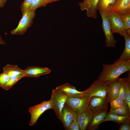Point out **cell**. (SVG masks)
<instances>
[{
    "label": "cell",
    "mask_w": 130,
    "mask_h": 130,
    "mask_svg": "<svg viewBox=\"0 0 130 130\" xmlns=\"http://www.w3.org/2000/svg\"><path fill=\"white\" fill-rule=\"evenodd\" d=\"M102 71L98 80L109 84L117 80L122 74L130 71V59L108 64H103Z\"/></svg>",
    "instance_id": "1"
},
{
    "label": "cell",
    "mask_w": 130,
    "mask_h": 130,
    "mask_svg": "<svg viewBox=\"0 0 130 130\" xmlns=\"http://www.w3.org/2000/svg\"><path fill=\"white\" fill-rule=\"evenodd\" d=\"M109 84L97 79L88 88L83 91V96L84 97L90 98L94 96L106 98Z\"/></svg>",
    "instance_id": "2"
},
{
    "label": "cell",
    "mask_w": 130,
    "mask_h": 130,
    "mask_svg": "<svg viewBox=\"0 0 130 130\" xmlns=\"http://www.w3.org/2000/svg\"><path fill=\"white\" fill-rule=\"evenodd\" d=\"M35 10H29L22 15L17 27L12 30L13 35H22L32 24L35 15Z\"/></svg>",
    "instance_id": "3"
},
{
    "label": "cell",
    "mask_w": 130,
    "mask_h": 130,
    "mask_svg": "<svg viewBox=\"0 0 130 130\" xmlns=\"http://www.w3.org/2000/svg\"><path fill=\"white\" fill-rule=\"evenodd\" d=\"M67 97L63 94L56 88L52 91L50 100L53 108L57 118L61 120V113Z\"/></svg>",
    "instance_id": "4"
},
{
    "label": "cell",
    "mask_w": 130,
    "mask_h": 130,
    "mask_svg": "<svg viewBox=\"0 0 130 130\" xmlns=\"http://www.w3.org/2000/svg\"><path fill=\"white\" fill-rule=\"evenodd\" d=\"M106 98L94 96L89 100L87 110L93 115L104 112H107L108 103Z\"/></svg>",
    "instance_id": "5"
},
{
    "label": "cell",
    "mask_w": 130,
    "mask_h": 130,
    "mask_svg": "<svg viewBox=\"0 0 130 130\" xmlns=\"http://www.w3.org/2000/svg\"><path fill=\"white\" fill-rule=\"evenodd\" d=\"M52 108L50 99L48 101H44L39 104L29 108L28 111L31 115L29 125L32 126L34 125L43 113L48 109Z\"/></svg>",
    "instance_id": "6"
},
{
    "label": "cell",
    "mask_w": 130,
    "mask_h": 130,
    "mask_svg": "<svg viewBox=\"0 0 130 130\" xmlns=\"http://www.w3.org/2000/svg\"><path fill=\"white\" fill-rule=\"evenodd\" d=\"M99 13L102 19V26L105 38V45L108 47H114L115 46L117 41L112 32L108 17L105 12H100Z\"/></svg>",
    "instance_id": "7"
},
{
    "label": "cell",
    "mask_w": 130,
    "mask_h": 130,
    "mask_svg": "<svg viewBox=\"0 0 130 130\" xmlns=\"http://www.w3.org/2000/svg\"><path fill=\"white\" fill-rule=\"evenodd\" d=\"M90 99L87 97H67L65 104L78 114L87 110Z\"/></svg>",
    "instance_id": "8"
},
{
    "label": "cell",
    "mask_w": 130,
    "mask_h": 130,
    "mask_svg": "<svg viewBox=\"0 0 130 130\" xmlns=\"http://www.w3.org/2000/svg\"><path fill=\"white\" fill-rule=\"evenodd\" d=\"M107 12L118 15L130 13V0H117L113 5L108 8L105 13Z\"/></svg>",
    "instance_id": "9"
},
{
    "label": "cell",
    "mask_w": 130,
    "mask_h": 130,
    "mask_svg": "<svg viewBox=\"0 0 130 130\" xmlns=\"http://www.w3.org/2000/svg\"><path fill=\"white\" fill-rule=\"evenodd\" d=\"M61 120L66 130L78 117V113L70 107L65 104L61 111Z\"/></svg>",
    "instance_id": "10"
},
{
    "label": "cell",
    "mask_w": 130,
    "mask_h": 130,
    "mask_svg": "<svg viewBox=\"0 0 130 130\" xmlns=\"http://www.w3.org/2000/svg\"><path fill=\"white\" fill-rule=\"evenodd\" d=\"M3 72L7 73L10 77L9 80L16 83L23 78L25 77L24 70L17 65L8 64L3 68Z\"/></svg>",
    "instance_id": "11"
},
{
    "label": "cell",
    "mask_w": 130,
    "mask_h": 130,
    "mask_svg": "<svg viewBox=\"0 0 130 130\" xmlns=\"http://www.w3.org/2000/svg\"><path fill=\"white\" fill-rule=\"evenodd\" d=\"M99 0H87L80 2L78 4L81 10H86L88 17L96 19L97 16V6Z\"/></svg>",
    "instance_id": "12"
},
{
    "label": "cell",
    "mask_w": 130,
    "mask_h": 130,
    "mask_svg": "<svg viewBox=\"0 0 130 130\" xmlns=\"http://www.w3.org/2000/svg\"><path fill=\"white\" fill-rule=\"evenodd\" d=\"M105 13L109 18L112 33H118L123 36V32L125 30L122 22L118 15L108 12Z\"/></svg>",
    "instance_id": "13"
},
{
    "label": "cell",
    "mask_w": 130,
    "mask_h": 130,
    "mask_svg": "<svg viewBox=\"0 0 130 130\" xmlns=\"http://www.w3.org/2000/svg\"><path fill=\"white\" fill-rule=\"evenodd\" d=\"M60 91L67 97L83 98V91L77 90L75 87L68 83H66L56 88Z\"/></svg>",
    "instance_id": "14"
},
{
    "label": "cell",
    "mask_w": 130,
    "mask_h": 130,
    "mask_svg": "<svg viewBox=\"0 0 130 130\" xmlns=\"http://www.w3.org/2000/svg\"><path fill=\"white\" fill-rule=\"evenodd\" d=\"M51 71V70L46 67L28 66L26 69L24 70V73L25 77L36 78L42 75L48 74Z\"/></svg>",
    "instance_id": "15"
},
{
    "label": "cell",
    "mask_w": 130,
    "mask_h": 130,
    "mask_svg": "<svg viewBox=\"0 0 130 130\" xmlns=\"http://www.w3.org/2000/svg\"><path fill=\"white\" fill-rule=\"evenodd\" d=\"M93 115L88 110L78 114L77 120L80 130H85Z\"/></svg>",
    "instance_id": "16"
},
{
    "label": "cell",
    "mask_w": 130,
    "mask_h": 130,
    "mask_svg": "<svg viewBox=\"0 0 130 130\" xmlns=\"http://www.w3.org/2000/svg\"><path fill=\"white\" fill-rule=\"evenodd\" d=\"M117 80L109 84L106 99L108 102L118 97L120 86V79Z\"/></svg>",
    "instance_id": "17"
},
{
    "label": "cell",
    "mask_w": 130,
    "mask_h": 130,
    "mask_svg": "<svg viewBox=\"0 0 130 130\" xmlns=\"http://www.w3.org/2000/svg\"><path fill=\"white\" fill-rule=\"evenodd\" d=\"M107 114V112H104L93 115L86 130H94L98 129L100 125L103 122Z\"/></svg>",
    "instance_id": "18"
},
{
    "label": "cell",
    "mask_w": 130,
    "mask_h": 130,
    "mask_svg": "<svg viewBox=\"0 0 130 130\" xmlns=\"http://www.w3.org/2000/svg\"><path fill=\"white\" fill-rule=\"evenodd\" d=\"M123 36L125 39V45L124 50L119 58L115 62L127 61L130 59V37L124 31L123 32Z\"/></svg>",
    "instance_id": "19"
},
{
    "label": "cell",
    "mask_w": 130,
    "mask_h": 130,
    "mask_svg": "<svg viewBox=\"0 0 130 130\" xmlns=\"http://www.w3.org/2000/svg\"><path fill=\"white\" fill-rule=\"evenodd\" d=\"M111 121L119 124L126 122H130V117L121 116L109 112L107 114L103 122Z\"/></svg>",
    "instance_id": "20"
},
{
    "label": "cell",
    "mask_w": 130,
    "mask_h": 130,
    "mask_svg": "<svg viewBox=\"0 0 130 130\" xmlns=\"http://www.w3.org/2000/svg\"><path fill=\"white\" fill-rule=\"evenodd\" d=\"M109 112L121 116L130 117V108L125 101L122 106Z\"/></svg>",
    "instance_id": "21"
},
{
    "label": "cell",
    "mask_w": 130,
    "mask_h": 130,
    "mask_svg": "<svg viewBox=\"0 0 130 130\" xmlns=\"http://www.w3.org/2000/svg\"><path fill=\"white\" fill-rule=\"evenodd\" d=\"M117 0H99L97 6V10L99 12H105L108 8L113 5Z\"/></svg>",
    "instance_id": "22"
},
{
    "label": "cell",
    "mask_w": 130,
    "mask_h": 130,
    "mask_svg": "<svg viewBox=\"0 0 130 130\" xmlns=\"http://www.w3.org/2000/svg\"><path fill=\"white\" fill-rule=\"evenodd\" d=\"M118 16L122 22L125 31L130 36V13Z\"/></svg>",
    "instance_id": "23"
},
{
    "label": "cell",
    "mask_w": 130,
    "mask_h": 130,
    "mask_svg": "<svg viewBox=\"0 0 130 130\" xmlns=\"http://www.w3.org/2000/svg\"><path fill=\"white\" fill-rule=\"evenodd\" d=\"M128 72V76L124 79L126 86L125 101L130 108V73Z\"/></svg>",
    "instance_id": "24"
},
{
    "label": "cell",
    "mask_w": 130,
    "mask_h": 130,
    "mask_svg": "<svg viewBox=\"0 0 130 130\" xmlns=\"http://www.w3.org/2000/svg\"><path fill=\"white\" fill-rule=\"evenodd\" d=\"M48 3H49L47 0H33L29 10H35L39 8L45 6Z\"/></svg>",
    "instance_id": "25"
},
{
    "label": "cell",
    "mask_w": 130,
    "mask_h": 130,
    "mask_svg": "<svg viewBox=\"0 0 130 130\" xmlns=\"http://www.w3.org/2000/svg\"><path fill=\"white\" fill-rule=\"evenodd\" d=\"M120 86L118 97L125 101L126 86L124 78H120Z\"/></svg>",
    "instance_id": "26"
},
{
    "label": "cell",
    "mask_w": 130,
    "mask_h": 130,
    "mask_svg": "<svg viewBox=\"0 0 130 130\" xmlns=\"http://www.w3.org/2000/svg\"><path fill=\"white\" fill-rule=\"evenodd\" d=\"M125 101L117 97L112 100L110 102V111L117 109L122 106L124 104Z\"/></svg>",
    "instance_id": "27"
},
{
    "label": "cell",
    "mask_w": 130,
    "mask_h": 130,
    "mask_svg": "<svg viewBox=\"0 0 130 130\" xmlns=\"http://www.w3.org/2000/svg\"><path fill=\"white\" fill-rule=\"evenodd\" d=\"M33 0H24L20 6L22 15L29 10Z\"/></svg>",
    "instance_id": "28"
},
{
    "label": "cell",
    "mask_w": 130,
    "mask_h": 130,
    "mask_svg": "<svg viewBox=\"0 0 130 130\" xmlns=\"http://www.w3.org/2000/svg\"><path fill=\"white\" fill-rule=\"evenodd\" d=\"M10 77L6 73L3 72L0 74V87L4 86L8 81Z\"/></svg>",
    "instance_id": "29"
},
{
    "label": "cell",
    "mask_w": 130,
    "mask_h": 130,
    "mask_svg": "<svg viewBox=\"0 0 130 130\" xmlns=\"http://www.w3.org/2000/svg\"><path fill=\"white\" fill-rule=\"evenodd\" d=\"M77 117L72 122L67 130H80L77 119Z\"/></svg>",
    "instance_id": "30"
},
{
    "label": "cell",
    "mask_w": 130,
    "mask_h": 130,
    "mask_svg": "<svg viewBox=\"0 0 130 130\" xmlns=\"http://www.w3.org/2000/svg\"><path fill=\"white\" fill-rule=\"evenodd\" d=\"M120 125L119 130H130V122H126L120 124Z\"/></svg>",
    "instance_id": "31"
},
{
    "label": "cell",
    "mask_w": 130,
    "mask_h": 130,
    "mask_svg": "<svg viewBox=\"0 0 130 130\" xmlns=\"http://www.w3.org/2000/svg\"><path fill=\"white\" fill-rule=\"evenodd\" d=\"M6 1L7 0H0V7H3Z\"/></svg>",
    "instance_id": "32"
},
{
    "label": "cell",
    "mask_w": 130,
    "mask_h": 130,
    "mask_svg": "<svg viewBox=\"0 0 130 130\" xmlns=\"http://www.w3.org/2000/svg\"><path fill=\"white\" fill-rule=\"evenodd\" d=\"M6 43V42L2 39L1 36H0V45L1 44L4 45Z\"/></svg>",
    "instance_id": "33"
},
{
    "label": "cell",
    "mask_w": 130,
    "mask_h": 130,
    "mask_svg": "<svg viewBox=\"0 0 130 130\" xmlns=\"http://www.w3.org/2000/svg\"><path fill=\"white\" fill-rule=\"evenodd\" d=\"M48 2L49 3L58 1L59 0H47Z\"/></svg>",
    "instance_id": "34"
},
{
    "label": "cell",
    "mask_w": 130,
    "mask_h": 130,
    "mask_svg": "<svg viewBox=\"0 0 130 130\" xmlns=\"http://www.w3.org/2000/svg\"><path fill=\"white\" fill-rule=\"evenodd\" d=\"M87 0H84V1H86Z\"/></svg>",
    "instance_id": "35"
}]
</instances>
